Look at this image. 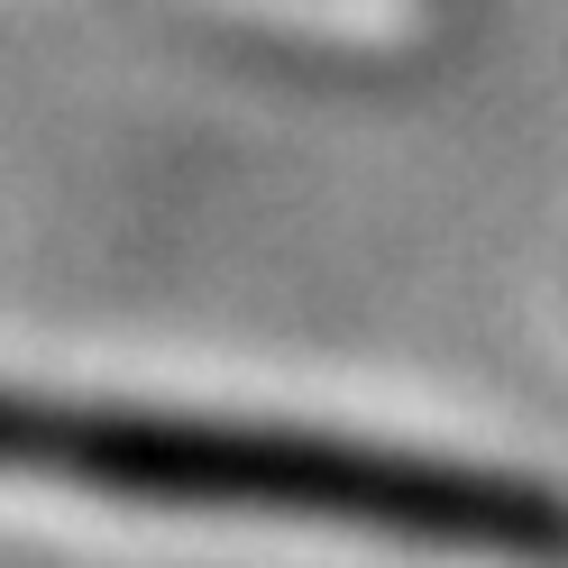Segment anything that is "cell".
Instances as JSON below:
<instances>
[{"label":"cell","instance_id":"obj_1","mask_svg":"<svg viewBox=\"0 0 568 568\" xmlns=\"http://www.w3.org/2000/svg\"><path fill=\"white\" fill-rule=\"evenodd\" d=\"M0 486H64L184 523H266V531H331V541H395V550H468V559L568 550L559 495L523 477L449 468V458H413V449H358L339 432L202 422L138 404L0 395Z\"/></svg>","mask_w":568,"mask_h":568}]
</instances>
